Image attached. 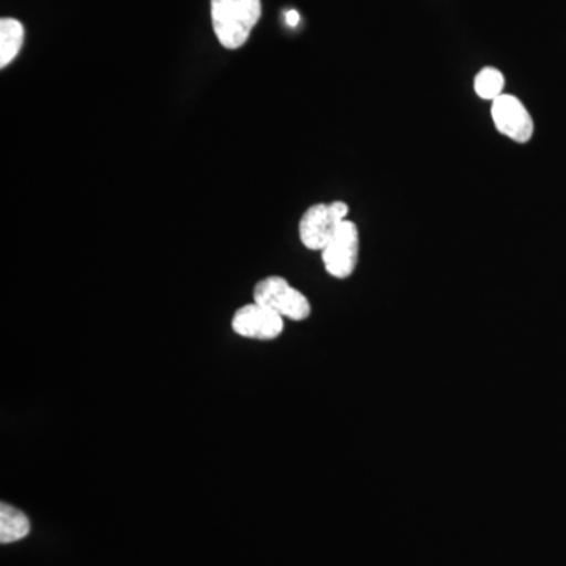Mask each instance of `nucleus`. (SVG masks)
Here are the masks:
<instances>
[{
  "label": "nucleus",
  "instance_id": "obj_1",
  "mask_svg": "<svg viewBox=\"0 0 566 566\" xmlns=\"http://www.w3.org/2000/svg\"><path fill=\"white\" fill-rule=\"evenodd\" d=\"M260 17V0H211L212 29L227 50L243 46Z\"/></svg>",
  "mask_w": 566,
  "mask_h": 566
},
{
  "label": "nucleus",
  "instance_id": "obj_2",
  "mask_svg": "<svg viewBox=\"0 0 566 566\" xmlns=\"http://www.w3.org/2000/svg\"><path fill=\"white\" fill-rule=\"evenodd\" d=\"M253 303L263 305L293 322H304L312 314L311 301L279 275H270L256 283Z\"/></svg>",
  "mask_w": 566,
  "mask_h": 566
},
{
  "label": "nucleus",
  "instance_id": "obj_3",
  "mask_svg": "<svg viewBox=\"0 0 566 566\" xmlns=\"http://www.w3.org/2000/svg\"><path fill=\"white\" fill-rule=\"evenodd\" d=\"M324 268L335 279H348L359 260V232L356 223H340L333 240L322 251Z\"/></svg>",
  "mask_w": 566,
  "mask_h": 566
},
{
  "label": "nucleus",
  "instance_id": "obj_4",
  "mask_svg": "<svg viewBox=\"0 0 566 566\" xmlns=\"http://www.w3.org/2000/svg\"><path fill=\"white\" fill-rule=\"evenodd\" d=\"M491 115L495 128L509 139L517 144H526L534 134V120L528 114L526 106L512 95H501L493 102Z\"/></svg>",
  "mask_w": 566,
  "mask_h": 566
},
{
  "label": "nucleus",
  "instance_id": "obj_5",
  "mask_svg": "<svg viewBox=\"0 0 566 566\" xmlns=\"http://www.w3.org/2000/svg\"><path fill=\"white\" fill-rule=\"evenodd\" d=\"M232 327L241 337L274 340L283 333V316L263 305L248 304L233 315Z\"/></svg>",
  "mask_w": 566,
  "mask_h": 566
},
{
  "label": "nucleus",
  "instance_id": "obj_6",
  "mask_svg": "<svg viewBox=\"0 0 566 566\" xmlns=\"http://www.w3.org/2000/svg\"><path fill=\"white\" fill-rule=\"evenodd\" d=\"M340 221L331 211L329 205H314L304 212L300 223V238L311 251H323L337 233Z\"/></svg>",
  "mask_w": 566,
  "mask_h": 566
},
{
  "label": "nucleus",
  "instance_id": "obj_7",
  "mask_svg": "<svg viewBox=\"0 0 566 566\" xmlns=\"http://www.w3.org/2000/svg\"><path fill=\"white\" fill-rule=\"evenodd\" d=\"M31 534V521L21 510L13 505H0V543L10 545V543L20 542Z\"/></svg>",
  "mask_w": 566,
  "mask_h": 566
},
{
  "label": "nucleus",
  "instance_id": "obj_8",
  "mask_svg": "<svg viewBox=\"0 0 566 566\" xmlns=\"http://www.w3.org/2000/svg\"><path fill=\"white\" fill-rule=\"evenodd\" d=\"M24 43V28L13 18H3L0 21V66L6 69L20 54Z\"/></svg>",
  "mask_w": 566,
  "mask_h": 566
},
{
  "label": "nucleus",
  "instance_id": "obj_9",
  "mask_svg": "<svg viewBox=\"0 0 566 566\" xmlns=\"http://www.w3.org/2000/svg\"><path fill=\"white\" fill-rule=\"evenodd\" d=\"M505 80L501 71L491 69H483L476 74L474 88L476 95L482 99H491L494 102L499 96L504 95Z\"/></svg>",
  "mask_w": 566,
  "mask_h": 566
},
{
  "label": "nucleus",
  "instance_id": "obj_10",
  "mask_svg": "<svg viewBox=\"0 0 566 566\" xmlns=\"http://www.w3.org/2000/svg\"><path fill=\"white\" fill-rule=\"evenodd\" d=\"M285 21L290 28H296V25L300 24V13H297L296 10L286 11Z\"/></svg>",
  "mask_w": 566,
  "mask_h": 566
}]
</instances>
